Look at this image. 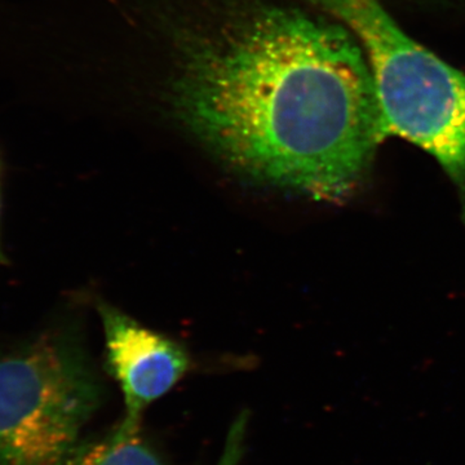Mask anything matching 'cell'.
<instances>
[{"label": "cell", "mask_w": 465, "mask_h": 465, "mask_svg": "<svg viewBox=\"0 0 465 465\" xmlns=\"http://www.w3.org/2000/svg\"><path fill=\"white\" fill-rule=\"evenodd\" d=\"M249 414L241 412L232 421L226 436L224 450L216 465H241L244 455V440H246Z\"/></svg>", "instance_id": "8992f818"}, {"label": "cell", "mask_w": 465, "mask_h": 465, "mask_svg": "<svg viewBox=\"0 0 465 465\" xmlns=\"http://www.w3.org/2000/svg\"><path fill=\"white\" fill-rule=\"evenodd\" d=\"M351 34L374 78L381 133L432 155L465 192V75L419 45L381 0H312Z\"/></svg>", "instance_id": "7a4b0ae2"}, {"label": "cell", "mask_w": 465, "mask_h": 465, "mask_svg": "<svg viewBox=\"0 0 465 465\" xmlns=\"http://www.w3.org/2000/svg\"><path fill=\"white\" fill-rule=\"evenodd\" d=\"M5 262V255L2 252V247H0V262Z\"/></svg>", "instance_id": "52a82bcc"}, {"label": "cell", "mask_w": 465, "mask_h": 465, "mask_svg": "<svg viewBox=\"0 0 465 465\" xmlns=\"http://www.w3.org/2000/svg\"><path fill=\"white\" fill-rule=\"evenodd\" d=\"M103 393L84 351L63 332L0 357V465H60Z\"/></svg>", "instance_id": "3957f363"}, {"label": "cell", "mask_w": 465, "mask_h": 465, "mask_svg": "<svg viewBox=\"0 0 465 465\" xmlns=\"http://www.w3.org/2000/svg\"><path fill=\"white\" fill-rule=\"evenodd\" d=\"M180 121L256 183L341 202L384 142L371 70L341 24L269 11L198 52L174 90Z\"/></svg>", "instance_id": "6da1fadb"}, {"label": "cell", "mask_w": 465, "mask_h": 465, "mask_svg": "<svg viewBox=\"0 0 465 465\" xmlns=\"http://www.w3.org/2000/svg\"><path fill=\"white\" fill-rule=\"evenodd\" d=\"M60 465H163L157 452L140 436L116 430L105 437L78 443Z\"/></svg>", "instance_id": "5b68a950"}, {"label": "cell", "mask_w": 465, "mask_h": 465, "mask_svg": "<svg viewBox=\"0 0 465 465\" xmlns=\"http://www.w3.org/2000/svg\"><path fill=\"white\" fill-rule=\"evenodd\" d=\"M105 333L106 365L121 387L124 418L116 430L140 432L143 411L173 390L191 367L180 342L145 326L112 305H99Z\"/></svg>", "instance_id": "277c9868"}]
</instances>
